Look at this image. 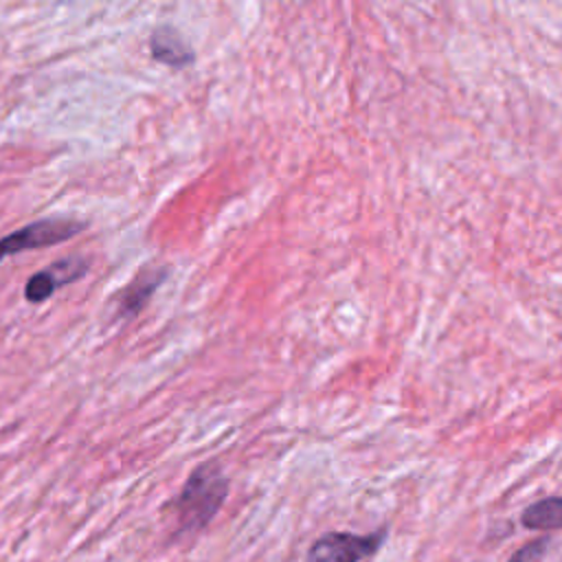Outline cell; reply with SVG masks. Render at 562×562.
<instances>
[{
    "instance_id": "6da1fadb",
    "label": "cell",
    "mask_w": 562,
    "mask_h": 562,
    "mask_svg": "<svg viewBox=\"0 0 562 562\" xmlns=\"http://www.w3.org/2000/svg\"><path fill=\"white\" fill-rule=\"evenodd\" d=\"M228 496V479L217 461L200 463L184 481L171 503L176 533L202 531L220 512Z\"/></svg>"
},
{
    "instance_id": "7a4b0ae2",
    "label": "cell",
    "mask_w": 562,
    "mask_h": 562,
    "mask_svg": "<svg viewBox=\"0 0 562 562\" xmlns=\"http://www.w3.org/2000/svg\"><path fill=\"white\" fill-rule=\"evenodd\" d=\"M386 527H380L371 533L327 531L310 544L305 562H362L375 555L386 542Z\"/></svg>"
},
{
    "instance_id": "3957f363",
    "label": "cell",
    "mask_w": 562,
    "mask_h": 562,
    "mask_svg": "<svg viewBox=\"0 0 562 562\" xmlns=\"http://www.w3.org/2000/svg\"><path fill=\"white\" fill-rule=\"evenodd\" d=\"M83 228H86L83 222L70 220V217H46V220L31 222L0 239V261L4 257H11L24 250L46 248V246L68 241L75 235H79Z\"/></svg>"
},
{
    "instance_id": "277c9868",
    "label": "cell",
    "mask_w": 562,
    "mask_h": 562,
    "mask_svg": "<svg viewBox=\"0 0 562 562\" xmlns=\"http://www.w3.org/2000/svg\"><path fill=\"white\" fill-rule=\"evenodd\" d=\"M86 272H88V261L83 257H77V255L64 257V259L55 261L50 268L35 272L26 281L24 299L29 303H42L50 294H55V290L81 279Z\"/></svg>"
},
{
    "instance_id": "5b68a950",
    "label": "cell",
    "mask_w": 562,
    "mask_h": 562,
    "mask_svg": "<svg viewBox=\"0 0 562 562\" xmlns=\"http://www.w3.org/2000/svg\"><path fill=\"white\" fill-rule=\"evenodd\" d=\"M167 274H169V268H165V266H149V268L140 270L134 277V281L125 288V292L121 294L116 316L123 321L134 318L147 305L151 294L160 288V283L167 279Z\"/></svg>"
},
{
    "instance_id": "8992f818",
    "label": "cell",
    "mask_w": 562,
    "mask_h": 562,
    "mask_svg": "<svg viewBox=\"0 0 562 562\" xmlns=\"http://www.w3.org/2000/svg\"><path fill=\"white\" fill-rule=\"evenodd\" d=\"M149 53L156 61L171 68H184L195 59L191 44L173 26H158L151 33Z\"/></svg>"
},
{
    "instance_id": "52a82bcc",
    "label": "cell",
    "mask_w": 562,
    "mask_h": 562,
    "mask_svg": "<svg viewBox=\"0 0 562 562\" xmlns=\"http://www.w3.org/2000/svg\"><path fill=\"white\" fill-rule=\"evenodd\" d=\"M520 525L529 531L562 529V496H547L527 505L520 514Z\"/></svg>"
},
{
    "instance_id": "ba28073f",
    "label": "cell",
    "mask_w": 562,
    "mask_h": 562,
    "mask_svg": "<svg viewBox=\"0 0 562 562\" xmlns=\"http://www.w3.org/2000/svg\"><path fill=\"white\" fill-rule=\"evenodd\" d=\"M547 547H549V538H547V536H544V538H538V540H531V542L522 544L520 549H516L514 555H512L507 562H533V560H538V558L544 555Z\"/></svg>"
}]
</instances>
